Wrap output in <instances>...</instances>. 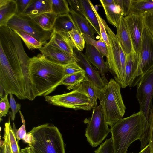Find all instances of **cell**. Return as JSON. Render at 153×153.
Here are the masks:
<instances>
[{
	"instance_id": "9a60e30c",
	"label": "cell",
	"mask_w": 153,
	"mask_h": 153,
	"mask_svg": "<svg viewBox=\"0 0 153 153\" xmlns=\"http://www.w3.org/2000/svg\"><path fill=\"white\" fill-rule=\"evenodd\" d=\"M39 50L41 54L47 59L60 65H65L72 62H78L76 56L71 55L47 44Z\"/></svg>"
},
{
	"instance_id": "836d02e7",
	"label": "cell",
	"mask_w": 153,
	"mask_h": 153,
	"mask_svg": "<svg viewBox=\"0 0 153 153\" xmlns=\"http://www.w3.org/2000/svg\"><path fill=\"white\" fill-rule=\"evenodd\" d=\"M82 34L85 39L86 43L94 47L103 56H105L107 59L108 58V48L105 43L102 39L100 38L98 40H96L87 36Z\"/></svg>"
},
{
	"instance_id": "681fc988",
	"label": "cell",
	"mask_w": 153,
	"mask_h": 153,
	"mask_svg": "<svg viewBox=\"0 0 153 153\" xmlns=\"http://www.w3.org/2000/svg\"><path fill=\"white\" fill-rule=\"evenodd\" d=\"M139 153H152L150 144H149L142 150Z\"/></svg>"
},
{
	"instance_id": "7dc6e473",
	"label": "cell",
	"mask_w": 153,
	"mask_h": 153,
	"mask_svg": "<svg viewBox=\"0 0 153 153\" xmlns=\"http://www.w3.org/2000/svg\"><path fill=\"white\" fill-rule=\"evenodd\" d=\"M33 140V136L29 132L27 133L26 136L23 139L24 141L28 143L29 144H30Z\"/></svg>"
},
{
	"instance_id": "484cf974",
	"label": "cell",
	"mask_w": 153,
	"mask_h": 153,
	"mask_svg": "<svg viewBox=\"0 0 153 153\" xmlns=\"http://www.w3.org/2000/svg\"><path fill=\"white\" fill-rule=\"evenodd\" d=\"M57 15L52 12L30 16L43 30L52 32Z\"/></svg>"
},
{
	"instance_id": "6da1fadb",
	"label": "cell",
	"mask_w": 153,
	"mask_h": 153,
	"mask_svg": "<svg viewBox=\"0 0 153 153\" xmlns=\"http://www.w3.org/2000/svg\"><path fill=\"white\" fill-rule=\"evenodd\" d=\"M64 76V65L48 60L41 54L29 61L28 78L34 98L48 96L59 85Z\"/></svg>"
},
{
	"instance_id": "603a6c76",
	"label": "cell",
	"mask_w": 153,
	"mask_h": 153,
	"mask_svg": "<svg viewBox=\"0 0 153 153\" xmlns=\"http://www.w3.org/2000/svg\"><path fill=\"white\" fill-rule=\"evenodd\" d=\"M69 14L71 15L78 30L82 34L95 39L96 33L87 20L81 15L70 9Z\"/></svg>"
},
{
	"instance_id": "30bf717a",
	"label": "cell",
	"mask_w": 153,
	"mask_h": 153,
	"mask_svg": "<svg viewBox=\"0 0 153 153\" xmlns=\"http://www.w3.org/2000/svg\"><path fill=\"white\" fill-rule=\"evenodd\" d=\"M128 30L134 50L140 53L144 27L141 15L130 13L124 17Z\"/></svg>"
},
{
	"instance_id": "d6986e66",
	"label": "cell",
	"mask_w": 153,
	"mask_h": 153,
	"mask_svg": "<svg viewBox=\"0 0 153 153\" xmlns=\"http://www.w3.org/2000/svg\"><path fill=\"white\" fill-rule=\"evenodd\" d=\"M10 36L15 47L24 77L27 78L28 76V63L30 58L24 50L20 37L11 29Z\"/></svg>"
},
{
	"instance_id": "8fae6325",
	"label": "cell",
	"mask_w": 153,
	"mask_h": 153,
	"mask_svg": "<svg viewBox=\"0 0 153 153\" xmlns=\"http://www.w3.org/2000/svg\"><path fill=\"white\" fill-rule=\"evenodd\" d=\"M140 53L134 50L126 55L125 73L127 86L137 85L143 75L140 68Z\"/></svg>"
},
{
	"instance_id": "ac0fdd59",
	"label": "cell",
	"mask_w": 153,
	"mask_h": 153,
	"mask_svg": "<svg viewBox=\"0 0 153 153\" xmlns=\"http://www.w3.org/2000/svg\"><path fill=\"white\" fill-rule=\"evenodd\" d=\"M117 29L116 37L120 46L127 55L134 50L131 37L124 17L121 18Z\"/></svg>"
},
{
	"instance_id": "4fadbf2b",
	"label": "cell",
	"mask_w": 153,
	"mask_h": 153,
	"mask_svg": "<svg viewBox=\"0 0 153 153\" xmlns=\"http://www.w3.org/2000/svg\"><path fill=\"white\" fill-rule=\"evenodd\" d=\"M10 30L7 25L0 26V45L10 64L21 68L15 47L10 36Z\"/></svg>"
},
{
	"instance_id": "ee69618b",
	"label": "cell",
	"mask_w": 153,
	"mask_h": 153,
	"mask_svg": "<svg viewBox=\"0 0 153 153\" xmlns=\"http://www.w3.org/2000/svg\"><path fill=\"white\" fill-rule=\"evenodd\" d=\"M67 1L71 9L83 16V11L79 0H68Z\"/></svg>"
},
{
	"instance_id": "f35d334b",
	"label": "cell",
	"mask_w": 153,
	"mask_h": 153,
	"mask_svg": "<svg viewBox=\"0 0 153 153\" xmlns=\"http://www.w3.org/2000/svg\"><path fill=\"white\" fill-rule=\"evenodd\" d=\"M65 76L80 72L84 71L78 63L72 62L64 65Z\"/></svg>"
},
{
	"instance_id": "7402d4cb",
	"label": "cell",
	"mask_w": 153,
	"mask_h": 153,
	"mask_svg": "<svg viewBox=\"0 0 153 153\" xmlns=\"http://www.w3.org/2000/svg\"><path fill=\"white\" fill-rule=\"evenodd\" d=\"M15 0H0V26L7 25L9 20L16 13Z\"/></svg>"
},
{
	"instance_id": "9c48e42d",
	"label": "cell",
	"mask_w": 153,
	"mask_h": 153,
	"mask_svg": "<svg viewBox=\"0 0 153 153\" xmlns=\"http://www.w3.org/2000/svg\"><path fill=\"white\" fill-rule=\"evenodd\" d=\"M137 86L136 98L139 103L140 111L143 113L148 120L153 108V67L143 74Z\"/></svg>"
},
{
	"instance_id": "d590c367",
	"label": "cell",
	"mask_w": 153,
	"mask_h": 153,
	"mask_svg": "<svg viewBox=\"0 0 153 153\" xmlns=\"http://www.w3.org/2000/svg\"><path fill=\"white\" fill-rule=\"evenodd\" d=\"M141 15L144 27L153 37V10Z\"/></svg>"
},
{
	"instance_id": "52a82bcc",
	"label": "cell",
	"mask_w": 153,
	"mask_h": 153,
	"mask_svg": "<svg viewBox=\"0 0 153 153\" xmlns=\"http://www.w3.org/2000/svg\"><path fill=\"white\" fill-rule=\"evenodd\" d=\"M84 122L88 123L85 135L92 147H96L100 145L111 132L110 128L105 122L100 104L93 108L91 118L85 119Z\"/></svg>"
},
{
	"instance_id": "8d00e7d4",
	"label": "cell",
	"mask_w": 153,
	"mask_h": 153,
	"mask_svg": "<svg viewBox=\"0 0 153 153\" xmlns=\"http://www.w3.org/2000/svg\"><path fill=\"white\" fill-rule=\"evenodd\" d=\"M91 4L92 9L96 15L98 21L100 33V38H101L102 39L105 43L108 51L110 49V45L106 30L102 21L101 17L99 14L92 2H91Z\"/></svg>"
},
{
	"instance_id": "7a4b0ae2",
	"label": "cell",
	"mask_w": 153,
	"mask_h": 153,
	"mask_svg": "<svg viewBox=\"0 0 153 153\" xmlns=\"http://www.w3.org/2000/svg\"><path fill=\"white\" fill-rule=\"evenodd\" d=\"M147 123L141 111L118 121L110 128L114 153H127L133 142L141 140Z\"/></svg>"
},
{
	"instance_id": "816d5d0a",
	"label": "cell",
	"mask_w": 153,
	"mask_h": 153,
	"mask_svg": "<svg viewBox=\"0 0 153 153\" xmlns=\"http://www.w3.org/2000/svg\"><path fill=\"white\" fill-rule=\"evenodd\" d=\"M21 153H31L29 146L21 150Z\"/></svg>"
},
{
	"instance_id": "ffe728a7",
	"label": "cell",
	"mask_w": 153,
	"mask_h": 153,
	"mask_svg": "<svg viewBox=\"0 0 153 153\" xmlns=\"http://www.w3.org/2000/svg\"><path fill=\"white\" fill-rule=\"evenodd\" d=\"M51 0H31L24 14L34 16L52 12Z\"/></svg>"
},
{
	"instance_id": "5b68a950",
	"label": "cell",
	"mask_w": 153,
	"mask_h": 153,
	"mask_svg": "<svg viewBox=\"0 0 153 153\" xmlns=\"http://www.w3.org/2000/svg\"><path fill=\"white\" fill-rule=\"evenodd\" d=\"M101 20L106 30L110 45L106 62L114 80L121 88H125L127 86L125 73L126 55L120 46L116 35L102 18Z\"/></svg>"
},
{
	"instance_id": "60d3db41",
	"label": "cell",
	"mask_w": 153,
	"mask_h": 153,
	"mask_svg": "<svg viewBox=\"0 0 153 153\" xmlns=\"http://www.w3.org/2000/svg\"><path fill=\"white\" fill-rule=\"evenodd\" d=\"M10 98V106L11 111L9 112L10 116L12 121L15 120L16 114L18 111H19L21 108V104L17 103L13 96V94L10 93L9 94Z\"/></svg>"
},
{
	"instance_id": "f907efd6",
	"label": "cell",
	"mask_w": 153,
	"mask_h": 153,
	"mask_svg": "<svg viewBox=\"0 0 153 153\" xmlns=\"http://www.w3.org/2000/svg\"><path fill=\"white\" fill-rule=\"evenodd\" d=\"M0 153H5L4 141L1 140Z\"/></svg>"
},
{
	"instance_id": "f546056e",
	"label": "cell",
	"mask_w": 153,
	"mask_h": 153,
	"mask_svg": "<svg viewBox=\"0 0 153 153\" xmlns=\"http://www.w3.org/2000/svg\"><path fill=\"white\" fill-rule=\"evenodd\" d=\"M152 10L153 0H131L129 14L141 15Z\"/></svg>"
},
{
	"instance_id": "f1b7e54d",
	"label": "cell",
	"mask_w": 153,
	"mask_h": 153,
	"mask_svg": "<svg viewBox=\"0 0 153 153\" xmlns=\"http://www.w3.org/2000/svg\"><path fill=\"white\" fill-rule=\"evenodd\" d=\"M141 142V149H143L149 143L153 153V108L150 113L146 127L140 140Z\"/></svg>"
},
{
	"instance_id": "f6af8a7d",
	"label": "cell",
	"mask_w": 153,
	"mask_h": 153,
	"mask_svg": "<svg viewBox=\"0 0 153 153\" xmlns=\"http://www.w3.org/2000/svg\"><path fill=\"white\" fill-rule=\"evenodd\" d=\"M124 16L128 15L129 13L131 4V0H123Z\"/></svg>"
},
{
	"instance_id": "44dd1931",
	"label": "cell",
	"mask_w": 153,
	"mask_h": 153,
	"mask_svg": "<svg viewBox=\"0 0 153 153\" xmlns=\"http://www.w3.org/2000/svg\"><path fill=\"white\" fill-rule=\"evenodd\" d=\"M102 5L108 22L117 28L121 18L124 16L123 4L120 5L114 3L109 5Z\"/></svg>"
},
{
	"instance_id": "ab89813d",
	"label": "cell",
	"mask_w": 153,
	"mask_h": 153,
	"mask_svg": "<svg viewBox=\"0 0 153 153\" xmlns=\"http://www.w3.org/2000/svg\"><path fill=\"white\" fill-rule=\"evenodd\" d=\"M8 94L4 95L0 97V121L2 120V118L5 117L7 114L9 109L10 108V104L8 99Z\"/></svg>"
},
{
	"instance_id": "ba28073f",
	"label": "cell",
	"mask_w": 153,
	"mask_h": 153,
	"mask_svg": "<svg viewBox=\"0 0 153 153\" xmlns=\"http://www.w3.org/2000/svg\"><path fill=\"white\" fill-rule=\"evenodd\" d=\"M7 25L12 30H19L30 34L44 45L50 39L52 32L43 30L30 16L24 13L15 14Z\"/></svg>"
},
{
	"instance_id": "2e32d148",
	"label": "cell",
	"mask_w": 153,
	"mask_h": 153,
	"mask_svg": "<svg viewBox=\"0 0 153 153\" xmlns=\"http://www.w3.org/2000/svg\"><path fill=\"white\" fill-rule=\"evenodd\" d=\"M85 55L91 64L98 69L105 85L108 81L105 74L108 71L110 72V70L103 56L94 47L86 43Z\"/></svg>"
},
{
	"instance_id": "b9f144b4",
	"label": "cell",
	"mask_w": 153,
	"mask_h": 153,
	"mask_svg": "<svg viewBox=\"0 0 153 153\" xmlns=\"http://www.w3.org/2000/svg\"><path fill=\"white\" fill-rule=\"evenodd\" d=\"M23 124L21 127L19 129H17L16 128L14 123H13V129L18 143L19 140H23L27 134L25 130V123Z\"/></svg>"
},
{
	"instance_id": "d6a6232c",
	"label": "cell",
	"mask_w": 153,
	"mask_h": 153,
	"mask_svg": "<svg viewBox=\"0 0 153 153\" xmlns=\"http://www.w3.org/2000/svg\"><path fill=\"white\" fill-rule=\"evenodd\" d=\"M68 33L74 48L82 52L85 47L86 42L82 34L75 29H72Z\"/></svg>"
},
{
	"instance_id": "4316f807",
	"label": "cell",
	"mask_w": 153,
	"mask_h": 153,
	"mask_svg": "<svg viewBox=\"0 0 153 153\" xmlns=\"http://www.w3.org/2000/svg\"><path fill=\"white\" fill-rule=\"evenodd\" d=\"M80 86L82 90L88 96L93 108L97 107V100L99 97L102 89L88 80L82 82Z\"/></svg>"
},
{
	"instance_id": "8992f818",
	"label": "cell",
	"mask_w": 153,
	"mask_h": 153,
	"mask_svg": "<svg viewBox=\"0 0 153 153\" xmlns=\"http://www.w3.org/2000/svg\"><path fill=\"white\" fill-rule=\"evenodd\" d=\"M45 100L54 105L75 110L89 111L93 108L88 96L82 90L80 85L70 92L46 96L45 97Z\"/></svg>"
},
{
	"instance_id": "cb8c5ba5",
	"label": "cell",
	"mask_w": 153,
	"mask_h": 153,
	"mask_svg": "<svg viewBox=\"0 0 153 153\" xmlns=\"http://www.w3.org/2000/svg\"><path fill=\"white\" fill-rule=\"evenodd\" d=\"M83 13V16L88 21L96 33L100 36V26L97 18L92 9L91 2L89 0H79Z\"/></svg>"
},
{
	"instance_id": "3957f363",
	"label": "cell",
	"mask_w": 153,
	"mask_h": 153,
	"mask_svg": "<svg viewBox=\"0 0 153 153\" xmlns=\"http://www.w3.org/2000/svg\"><path fill=\"white\" fill-rule=\"evenodd\" d=\"M29 132L33 136L29 144L31 153H65L62 135L53 124L41 125Z\"/></svg>"
},
{
	"instance_id": "5bb4252c",
	"label": "cell",
	"mask_w": 153,
	"mask_h": 153,
	"mask_svg": "<svg viewBox=\"0 0 153 153\" xmlns=\"http://www.w3.org/2000/svg\"><path fill=\"white\" fill-rule=\"evenodd\" d=\"M74 53L78 58V63L85 72L88 80L102 89L105 85L98 71L90 62L81 51L74 48Z\"/></svg>"
},
{
	"instance_id": "277c9868",
	"label": "cell",
	"mask_w": 153,
	"mask_h": 153,
	"mask_svg": "<svg viewBox=\"0 0 153 153\" xmlns=\"http://www.w3.org/2000/svg\"><path fill=\"white\" fill-rule=\"evenodd\" d=\"M121 86L111 78L101 89L98 98L106 123L110 128L122 118L126 109L121 93Z\"/></svg>"
},
{
	"instance_id": "7c38bea8",
	"label": "cell",
	"mask_w": 153,
	"mask_h": 153,
	"mask_svg": "<svg viewBox=\"0 0 153 153\" xmlns=\"http://www.w3.org/2000/svg\"><path fill=\"white\" fill-rule=\"evenodd\" d=\"M140 68L142 74L153 67V37L144 27L140 52Z\"/></svg>"
},
{
	"instance_id": "d4e9b609",
	"label": "cell",
	"mask_w": 153,
	"mask_h": 153,
	"mask_svg": "<svg viewBox=\"0 0 153 153\" xmlns=\"http://www.w3.org/2000/svg\"><path fill=\"white\" fill-rule=\"evenodd\" d=\"M73 29L78 30L69 13L57 16L53 30L68 33Z\"/></svg>"
},
{
	"instance_id": "1f68e13d",
	"label": "cell",
	"mask_w": 153,
	"mask_h": 153,
	"mask_svg": "<svg viewBox=\"0 0 153 153\" xmlns=\"http://www.w3.org/2000/svg\"><path fill=\"white\" fill-rule=\"evenodd\" d=\"M10 119L9 116L8 121L5 123L4 130L6 131L7 134L11 153H21L18 142L11 125Z\"/></svg>"
},
{
	"instance_id": "7bdbcfd3",
	"label": "cell",
	"mask_w": 153,
	"mask_h": 153,
	"mask_svg": "<svg viewBox=\"0 0 153 153\" xmlns=\"http://www.w3.org/2000/svg\"><path fill=\"white\" fill-rule=\"evenodd\" d=\"M17 5L16 12L15 14L24 13L31 0H15Z\"/></svg>"
},
{
	"instance_id": "4dcf8cb0",
	"label": "cell",
	"mask_w": 153,
	"mask_h": 153,
	"mask_svg": "<svg viewBox=\"0 0 153 153\" xmlns=\"http://www.w3.org/2000/svg\"><path fill=\"white\" fill-rule=\"evenodd\" d=\"M12 30L19 36L29 49H39L43 45L34 37L22 30Z\"/></svg>"
},
{
	"instance_id": "83f0119b",
	"label": "cell",
	"mask_w": 153,
	"mask_h": 153,
	"mask_svg": "<svg viewBox=\"0 0 153 153\" xmlns=\"http://www.w3.org/2000/svg\"><path fill=\"white\" fill-rule=\"evenodd\" d=\"M88 80L85 71L80 72L65 76L59 83V85L66 86L68 90L74 89L83 81Z\"/></svg>"
},
{
	"instance_id": "e575fe53",
	"label": "cell",
	"mask_w": 153,
	"mask_h": 153,
	"mask_svg": "<svg viewBox=\"0 0 153 153\" xmlns=\"http://www.w3.org/2000/svg\"><path fill=\"white\" fill-rule=\"evenodd\" d=\"M52 12L57 16L69 13L70 9L67 0H51Z\"/></svg>"
},
{
	"instance_id": "bcb514c9",
	"label": "cell",
	"mask_w": 153,
	"mask_h": 153,
	"mask_svg": "<svg viewBox=\"0 0 153 153\" xmlns=\"http://www.w3.org/2000/svg\"><path fill=\"white\" fill-rule=\"evenodd\" d=\"M4 140L5 153H11L7 134L6 131L4 130V135L3 137Z\"/></svg>"
},
{
	"instance_id": "74e56055",
	"label": "cell",
	"mask_w": 153,
	"mask_h": 153,
	"mask_svg": "<svg viewBox=\"0 0 153 153\" xmlns=\"http://www.w3.org/2000/svg\"><path fill=\"white\" fill-rule=\"evenodd\" d=\"M95 153H114L112 137L106 139L98 149L94 151Z\"/></svg>"
},
{
	"instance_id": "e0dca14e",
	"label": "cell",
	"mask_w": 153,
	"mask_h": 153,
	"mask_svg": "<svg viewBox=\"0 0 153 153\" xmlns=\"http://www.w3.org/2000/svg\"><path fill=\"white\" fill-rule=\"evenodd\" d=\"M47 44L71 55L75 56L74 48L68 33L53 30L51 38Z\"/></svg>"
},
{
	"instance_id": "c3c4849f",
	"label": "cell",
	"mask_w": 153,
	"mask_h": 153,
	"mask_svg": "<svg viewBox=\"0 0 153 153\" xmlns=\"http://www.w3.org/2000/svg\"><path fill=\"white\" fill-rule=\"evenodd\" d=\"M102 5L105 6L109 5L114 3V0H100Z\"/></svg>"
}]
</instances>
